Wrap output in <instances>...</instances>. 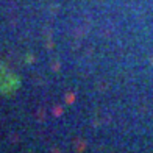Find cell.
<instances>
[{
    "mask_svg": "<svg viewBox=\"0 0 153 153\" xmlns=\"http://www.w3.org/2000/svg\"><path fill=\"white\" fill-rule=\"evenodd\" d=\"M74 102V95L71 94V95H67V103H72Z\"/></svg>",
    "mask_w": 153,
    "mask_h": 153,
    "instance_id": "cell-1",
    "label": "cell"
}]
</instances>
